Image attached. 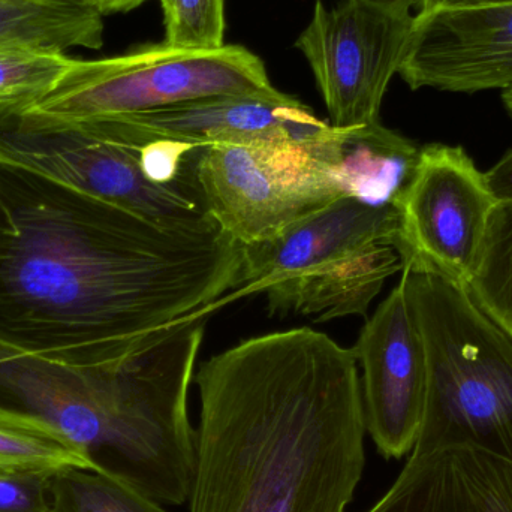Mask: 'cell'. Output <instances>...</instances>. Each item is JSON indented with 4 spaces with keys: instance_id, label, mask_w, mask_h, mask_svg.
<instances>
[{
    "instance_id": "cell-5",
    "label": "cell",
    "mask_w": 512,
    "mask_h": 512,
    "mask_svg": "<svg viewBox=\"0 0 512 512\" xmlns=\"http://www.w3.org/2000/svg\"><path fill=\"white\" fill-rule=\"evenodd\" d=\"M385 167L370 128L342 149L219 144L192 150L201 203L240 246L274 239L345 195L373 204Z\"/></svg>"
},
{
    "instance_id": "cell-8",
    "label": "cell",
    "mask_w": 512,
    "mask_h": 512,
    "mask_svg": "<svg viewBox=\"0 0 512 512\" xmlns=\"http://www.w3.org/2000/svg\"><path fill=\"white\" fill-rule=\"evenodd\" d=\"M414 21L409 0H340L330 9L316 0L295 47L312 68L333 128L354 131L379 123Z\"/></svg>"
},
{
    "instance_id": "cell-15",
    "label": "cell",
    "mask_w": 512,
    "mask_h": 512,
    "mask_svg": "<svg viewBox=\"0 0 512 512\" xmlns=\"http://www.w3.org/2000/svg\"><path fill=\"white\" fill-rule=\"evenodd\" d=\"M71 468L101 471L86 451L50 421L0 402V469L51 477Z\"/></svg>"
},
{
    "instance_id": "cell-11",
    "label": "cell",
    "mask_w": 512,
    "mask_h": 512,
    "mask_svg": "<svg viewBox=\"0 0 512 512\" xmlns=\"http://www.w3.org/2000/svg\"><path fill=\"white\" fill-rule=\"evenodd\" d=\"M351 349L367 433L385 459H402L417 444L427 391L426 348L402 277Z\"/></svg>"
},
{
    "instance_id": "cell-3",
    "label": "cell",
    "mask_w": 512,
    "mask_h": 512,
    "mask_svg": "<svg viewBox=\"0 0 512 512\" xmlns=\"http://www.w3.org/2000/svg\"><path fill=\"white\" fill-rule=\"evenodd\" d=\"M399 243L393 204L345 195L274 239L242 246L239 286L216 310L264 294L271 316H366L384 283L402 273Z\"/></svg>"
},
{
    "instance_id": "cell-19",
    "label": "cell",
    "mask_w": 512,
    "mask_h": 512,
    "mask_svg": "<svg viewBox=\"0 0 512 512\" xmlns=\"http://www.w3.org/2000/svg\"><path fill=\"white\" fill-rule=\"evenodd\" d=\"M164 11V44L180 51L225 47V0H159Z\"/></svg>"
},
{
    "instance_id": "cell-22",
    "label": "cell",
    "mask_w": 512,
    "mask_h": 512,
    "mask_svg": "<svg viewBox=\"0 0 512 512\" xmlns=\"http://www.w3.org/2000/svg\"><path fill=\"white\" fill-rule=\"evenodd\" d=\"M484 176L496 203H512V147Z\"/></svg>"
},
{
    "instance_id": "cell-23",
    "label": "cell",
    "mask_w": 512,
    "mask_h": 512,
    "mask_svg": "<svg viewBox=\"0 0 512 512\" xmlns=\"http://www.w3.org/2000/svg\"><path fill=\"white\" fill-rule=\"evenodd\" d=\"M87 2L95 6L102 15H108L132 11L147 0H87Z\"/></svg>"
},
{
    "instance_id": "cell-13",
    "label": "cell",
    "mask_w": 512,
    "mask_h": 512,
    "mask_svg": "<svg viewBox=\"0 0 512 512\" xmlns=\"http://www.w3.org/2000/svg\"><path fill=\"white\" fill-rule=\"evenodd\" d=\"M367 512H512V460L472 444L412 451Z\"/></svg>"
},
{
    "instance_id": "cell-17",
    "label": "cell",
    "mask_w": 512,
    "mask_h": 512,
    "mask_svg": "<svg viewBox=\"0 0 512 512\" xmlns=\"http://www.w3.org/2000/svg\"><path fill=\"white\" fill-rule=\"evenodd\" d=\"M469 294L512 337V203H496Z\"/></svg>"
},
{
    "instance_id": "cell-12",
    "label": "cell",
    "mask_w": 512,
    "mask_h": 512,
    "mask_svg": "<svg viewBox=\"0 0 512 512\" xmlns=\"http://www.w3.org/2000/svg\"><path fill=\"white\" fill-rule=\"evenodd\" d=\"M399 75L412 90L512 87V3L415 15Z\"/></svg>"
},
{
    "instance_id": "cell-9",
    "label": "cell",
    "mask_w": 512,
    "mask_h": 512,
    "mask_svg": "<svg viewBox=\"0 0 512 512\" xmlns=\"http://www.w3.org/2000/svg\"><path fill=\"white\" fill-rule=\"evenodd\" d=\"M403 267L468 285L496 206L486 176L459 146L429 144L394 197Z\"/></svg>"
},
{
    "instance_id": "cell-6",
    "label": "cell",
    "mask_w": 512,
    "mask_h": 512,
    "mask_svg": "<svg viewBox=\"0 0 512 512\" xmlns=\"http://www.w3.org/2000/svg\"><path fill=\"white\" fill-rule=\"evenodd\" d=\"M264 62L248 48L180 51L164 42L120 56L74 59L56 86L15 116L29 125H59L159 110L225 95H273Z\"/></svg>"
},
{
    "instance_id": "cell-10",
    "label": "cell",
    "mask_w": 512,
    "mask_h": 512,
    "mask_svg": "<svg viewBox=\"0 0 512 512\" xmlns=\"http://www.w3.org/2000/svg\"><path fill=\"white\" fill-rule=\"evenodd\" d=\"M83 123L138 149L153 143L182 144L192 149L219 144L342 149L357 134V129L340 131L322 122L309 107L282 92L212 96Z\"/></svg>"
},
{
    "instance_id": "cell-21",
    "label": "cell",
    "mask_w": 512,
    "mask_h": 512,
    "mask_svg": "<svg viewBox=\"0 0 512 512\" xmlns=\"http://www.w3.org/2000/svg\"><path fill=\"white\" fill-rule=\"evenodd\" d=\"M415 15L435 14V12L468 11L487 6L507 5L512 0H409Z\"/></svg>"
},
{
    "instance_id": "cell-2",
    "label": "cell",
    "mask_w": 512,
    "mask_h": 512,
    "mask_svg": "<svg viewBox=\"0 0 512 512\" xmlns=\"http://www.w3.org/2000/svg\"><path fill=\"white\" fill-rule=\"evenodd\" d=\"M189 512H346L366 468L360 369L312 328L240 342L198 370Z\"/></svg>"
},
{
    "instance_id": "cell-4",
    "label": "cell",
    "mask_w": 512,
    "mask_h": 512,
    "mask_svg": "<svg viewBox=\"0 0 512 512\" xmlns=\"http://www.w3.org/2000/svg\"><path fill=\"white\" fill-rule=\"evenodd\" d=\"M424 340L427 391L412 451L472 444L512 460V337L463 283L403 267Z\"/></svg>"
},
{
    "instance_id": "cell-18",
    "label": "cell",
    "mask_w": 512,
    "mask_h": 512,
    "mask_svg": "<svg viewBox=\"0 0 512 512\" xmlns=\"http://www.w3.org/2000/svg\"><path fill=\"white\" fill-rule=\"evenodd\" d=\"M72 62L60 51L0 45V119L21 113L47 95Z\"/></svg>"
},
{
    "instance_id": "cell-16",
    "label": "cell",
    "mask_w": 512,
    "mask_h": 512,
    "mask_svg": "<svg viewBox=\"0 0 512 512\" xmlns=\"http://www.w3.org/2000/svg\"><path fill=\"white\" fill-rule=\"evenodd\" d=\"M50 512H168L122 478L95 469L71 468L48 480Z\"/></svg>"
},
{
    "instance_id": "cell-7",
    "label": "cell",
    "mask_w": 512,
    "mask_h": 512,
    "mask_svg": "<svg viewBox=\"0 0 512 512\" xmlns=\"http://www.w3.org/2000/svg\"><path fill=\"white\" fill-rule=\"evenodd\" d=\"M0 150L8 161L50 174L168 230H219L201 203L192 156L185 176L159 182L144 167L138 147L105 137L86 123L29 125L15 119H0Z\"/></svg>"
},
{
    "instance_id": "cell-20",
    "label": "cell",
    "mask_w": 512,
    "mask_h": 512,
    "mask_svg": "<svg viewBox=\"0 0 512 512\" xmlns=\"http://www.w3.org/2000/svg\"><path fill=\"white\" fill-rule=\"evenodd\" d=\"M48 475L0 469V512H50Z\"/></svg>"
},
{
    "instance_id": "cell-24",
    "label": "cell",
    "mask_w": 512,
    "mask_h": 512,
    "mask_svg": "<svg viewBox=\"0 0 512 512\" xmlns=\"http://www.w3.org/2000/svg\"><path fill=\"white\" fill-rule=\"evenodd\" d=\"M502 102H504L505 108H507L508 113L512 117V87L502 92Z\"/></svg>"
},
{
    "instance_id": "cell-1",
    "label": "cell",
    "mask_w": 512,
    "mask_h": 512,
    "mask_svg": "<svg viewBox=\"0 0 512 512\" xmlns=\"http://www.w3.org/2000/svg\"><path fill=\"white\" fill-rule=\"evenodd\" d=\"M243 248L168 230L50 174L0 161V342L77 369H117L216 312Z\"/></svg>"
},
{
    "instance_id": "cell-14",
    "label": "cell",
    "mask_w": 512,
    "mask_h": 512,
    "mask_svg": "<svg viewBox=\"0 0 512 512\" xmlns=\"http://www.w3.org/2000/svg\"><path fill=\"white\" fill-rule=\"evenodd\" d=\"M104 15L87 0H0V45L99 50Z\"/></svg>"
}]
</instances>
